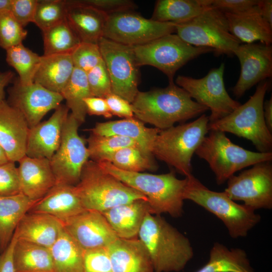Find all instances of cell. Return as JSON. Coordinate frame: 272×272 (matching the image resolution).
<instances>
[{
  "instance_id": "cell-1",
  "label": "cell",
  "mask_w": 272,
  "mask_h": 272,
  "mask_svg": "<svg viewBox=\"0 0 272 272\" xmlns=\"http://www.w3.org/2000/svg\"><path fill=\"white\" fill-rule=\"evenodd\" d=\"M134 117L160 130L201 115L208 109L174 83L165 88L139 91L131 103Z\"/></svg>"
},
{
  "instance_id": "cell-2",
  "label": "cell",
  "mask_w": 272,
  "mask_h": 272,
  "mask_svg": "<svg viewBox=\"0 0 272 272\" xmlns=\"http://www.w3.org/2000/svg\"><path fill=\"white\" fill-rule=\"evenodd\" d=\"M155 272H179L192 258L194 252L187 237L160 215L148 213L139 231Z\"/></svg>"
},
{
  "instance_id": "cell-3",
  "label": "cell",
  "mask_w": 272,
  "mask_h": 272,
  "mask_svg": "<svg viewBox=\"0 0 272 272\" xmlns=\"http://www.w3.org/2000/svg\"><path fill=\"white\" fill-rule=\"evenodd\" d=\"M97 163L106 172L145 196L152 214H168L173 218L182 215L187 177L179 179L173 171L162 174L134 172L119 169L108 162Z\"/></svg>"
},
{
  "instance_id": "cell-4",
  "label": "cell",
  "mask_w": 272,
  "mask_h": 272,
  "mask_svg": "<svg viewBox=\"0 0 272 272\" xmlns=\"http://www.w3.org/2000/svg\"><path fill=\"white\" fill-rule=\"evenodd\" d=\"M74 186L84 209L100 213L134 200H148L143 194L91 160L85 164L80 180Z\"/></svg>"
},
{
  "instance_id": "cell-5",
  "label": "cell",
  "mask_w": 272,
  "mask_h": 272,
  "mask_svg": "<svg viewBox=\"0 0 272 272\" xmlns=\"http://www.w3.org/2000/svg\"><path fill=\"white\" fill-rule=\"evenodd\" d=\"M209 116L160 130L152 154L185 177L192 174V157L209 131Z\"/></svg>"
},
{
  "instance_id": "cell-6",
  "label": "cell",
  "mask_w": 272,
  "mask_h": 272,
  "mask_svg": "<svg viewBox=\"0 0 272 272\" xmlns=\"http://www.w3.org/2000/svg\"><path fill=\"white\" fill-rule=\"evenodd\" d=\"M186 177L184 200L194 202L220 219L231 238L246 237L260 221L261 216L255 211L237 203L224 191L209 189L192 174Z\"/></svg>"
},
{
  "instance_id": "cell-7",
  "label": "cell",
  "mask_w": 272,
  "mask_h": 272,
  "mask_svg": "<svg viewBox=\"0 0 272 272\" xmlns=\"http://www.w3.org/2000/svg\"><path fill=\"white\" fill-rule=\"evenodd\" d=\"M269 86L267 80L259 83L245 103L225 117L209 123V131L231 133L251 141L258 152H271V132L266 125L263 113L264 99Z\"/></svg>"
},
{
  "instance_id": "cell-8",
  "label": "cell",
  "mask_w": 272,
  "mask_h": 272,
  "mask_svg": "<svg viewBox=\"0 0 272 272\" xmlns=\"http://www.w3.org/2000/svg\"><path fill=\"white\" fill-rule=\"evenodd\" d=\"M209 131L195 154L208 163L218 185L244 168L272 160V152L249 151L233 143L223 131Z\"/></svg>"
},
{
  "instance_id": "cell-9",
  "label": "cell",
  "mask_w": 272,
  "mask_h": 272,
  "mask_svg": "<svg viewBox=\"0 0 272 272\" xmlns=\"http://www.w3.org/2000/svg\"><path fill=\"white\" fill-rule=\"evenodd\" d=\"M176 34L186 43L211 48L217 56L234 55L241 42L230 32L225 14L215 8L176 24Z\"/></svg>"
},
{
  "instance_id": "cell-10",
  "label": "cell",
  "mask_w": 272,
  "mask_h": 272,
  "mask_svg": "<svg viewBox=\"0 0 272 272\" xmlns=\"http://www.w3.org/2000/svg\"><path fill=\"white\" fill-rule=\"evenodd\" d=\"M132 48L139 67L148 65L158 69L167 77L169 84L174 83L176 72L189 61L213 52L209 48L191 45L174 33Z\"/></svg>"
},
{
  "instance_id": "cell-11",
  "label": "cell",
  "mask_w": 272,
  "mask_h": 272,
  "mask_svg": "<svg viewBox=\"0 0 272 272\" xmlns=\"http://www.w3.org/2000/svg\"><path fill=\"white\" fill-rule=\"evenodd\" d=\"M224 70L225 64L222 63L219 67L211 70L202 78L179 75L175 80L176 85L185 90L192 99L210 110L209 123L225 117L241 105L226 91Z\"/></svg>"
},
{
  "instance_id": "cell-12",
  "label": "cell",
  "mask_w": 272,
  "mask_h": 272,
  "mask_svg": "<svg viewBox=\"0 0 272 272\" xmlns=\"http://www.w3.org/2000/svg\"><path fill=\"white\" fill-rule=\"evenodd\" d=\"M98 44L110 79L112 93L131 103L139 91V66L132 46L104 37Z\"/></svg>"
},
{
  "instance_id": "cell-13",
  "label": "cell",
  "mask_w": 272,
  "mask_h": 272,
  "mask_svg": "<svg viewBox=\"0 0 272 272\" xmlns=\"http://www.w3.org/2000/svg\"><path fill=\"white\" fill-rule=\"evenodd\" d=\"M81 124L71 113L64 122L60 145L49 160L56 183L76 185L89 160L86 140L78 133Z\"/></svg>"
},
{
  "instance_id": "cell-14",
  "label": "cell",
  "mask_w": 272,
  "mask_h": 272,
  "mask_svg": "<svg viewBox=\"0 0 272 272\" xmlns=\"http://www.w3.org/2000/svg\"><path fill=\"white\" fill-rule=\"evenodd\" d=\"M176 24L147 19L130 11L108 15L103 37L131 46L175 32Z\"/></svg>"
},
{
  "instance_id": "cell-15",
  "label": "cell",
  "mask_w": 272,
  "mask_h": 272,
  "mask_svg": "<svg viewBox=\"0 0 272 272\" xmlns=\"http://www.w3.org/2000/svg\"><path fill=\"white\" fill-rule=\"evenodd\" d=\"M227 181L224 192L232 200L242 201L254 211L272 209V165L257 163Z\"/></svg>"
},
{
  "instance_id": "cell-16",
  "label": "cell",
  "mask_w": 272,
  "mask_h": 272,
  "mask_svg": "<svg viewBox=\"0 0 272 272\" xmlns=\"http://www.w3.org/2000/svg\"><path fill=\"white\" fill-rule=\"evenodd\" d=\"M8 90L7 102L23 114L29 128L41 121L50 110L56 109L63 100L60 93L53 92L39 84L23 85L18 79Z\"/></svg>"
},
{
  "instance_id": "cell-17",
  "label": "cell",
  "mask_w": 272,
  "mask_h": 272,
  "mask_svg": "<svg viewBox=\"0 0 272 272\" xmlns=\"http://www.w3.org/2000/svg\"><path fill=\"white\" fill-rule=\"evenodd\" d=\"M238 58L240 74L232 87L234 95L239 98L257 84L272 76V47L261 43L240 44L234 51Z\"/></svg>"
},
{
  "instance_id": "cell-18",
  "label": "cell",
  "mask_w": 272,
  "mask_h": 272,
  "mask_svg": "<svg viewBox=\"0 0 272 272\" xmlns=\"http://www.w3.org/2000/svg\"><path fill=\"white\" fill-rule=\"evenodd\" d=\"M62 222L84 251L107 248L118 238L103 215L96 211L86 210Z\"/></svg>"
},
{
  "instance_id": "cell-19",
  "label": "cell",
  "mask_w": 272,
  "mask_h": 272,
  "mask_svg": "<svg viewBox=\"0 0 272 272\" xmlns=\"http://www.w3.org/2000/svg\"><path fill=\"white\" fill-rule=\"evenodd\" d=\"M47 120L29 128L26 156L50 160L57 151L61 141L64 122L69 109L60 104Z\"/></svg>"
},
{
  "instance_id": "cell-20",
  "label": "cell",
  "mask_w": 272,
  "mask_h": 272,
  "mask_svg": "<svg viewBox=\"0 0 272 272\" xmlns=\"http://www.w3.org/2000/svg\"><path fill=\"white\" fill-rule=\"evenodd\" d=\"M29 127L23 114L5 100L0 103V146L9 161L26 155Z\"/></svg>"
},
{
  "instance_id": "cell-21",
  "label": "cell",
  "mask_w": 272,
  "mask_h": 272,
  "mask_svg": "<svg viewBox=\"0 0 272 272\" xmlns=\"http://www.w3.org/2000/svg\"><path fill=\"white\" fill-rule=\"evenodd\" d=\"M18 162L21 191L30 199L38 201L56 183L49 159L25 155Z\"/></svg>"
},
{
  "instance_id": "cell-22",
  "label": "cell",
  "mask_w": 272,
  "mask_h": 272,
  "mask_svg": "<svg viewBox=\"0 0 272 272\" xmlns=\"http://www.w3.org/2000/svg\"><path fill=\"white\" fill-rule=\"evenodd\" d=\"M66 2L65 20L81 42L98 44L108 15L79 0Z\"/></svg>"
},
{
  "instance_id": "cell-23",
  "label": "cell",
  "mask_w": 272,
  "mask_h": 272,
  "mask_svg": "<svg viewBox=\"0 0 272 272\" xmlns=\"http://www.w3.org/2000/svg\"><path fill=\"white\" fill-rule=\"evenodd\" d=\"M107 249L113 272H155L150 256L138 237L118 238Z\"/></svg>"
},
{
  "instance_id": "cell-24",
  "label": "cell",
  "mask_w": 272,
  "mask_h": 272,
  "mask_svg": "<svg viewBox=\"0 0 272 272\" xmlns=\"http://www.w3.org/2000/svg\"><path fill=\"white\" fill-rule=\"evenodd\" d=\"M74 186L56 183L28 212L47 214L63 222L83 212L86 210Z\"/></svg>"
},
{
  "instance_id": "cell-25",
  "label": "cell",
  "mask_w": 272,
  "mask_h": 272,
  "mask_svg": "<svg viewBox=\"0 0 272 272\" xmlns=\"http://www.w3.org/2000/svg\"><path fill=\"white\" fill-rule=\"evenodd\" d=\"M63 229L62 222L50 215L28 212L15 231L17 239L49 248Z\"/></svg>"
},
{
  "instance_id": "cell-26",
  "label": "cell",
  "mask_w": 272,
  "mask_h": 272,
  "mask_svg": "<svg viewBox=\"0 0 272 272\" xmlns=\"http://www.w3.org/2000/svg\"><path fill=\"white\" fill-rule=\"evenodd\" d=\"M116 234L122 239L137 237L143 221L152 214L148 200L138 199L101 213Z\"/></svg>"
},
{
  "instance_id": "cell-27",
  "label": "cell",
  "mask_w": 272,
  "mask_h": 272,
  "mask_svg": "<svg viewBox=\"0 0 272 272\" xmlns=\"http://www.w3.org/2000/svg\"><path fill=\"white\" fill-rule=\"evenodd\" d=\"M87 130L98 135H115L129 138L136 142L147 155L154 157L152 150L156 137L160 129L150 128L134 117L129 118L97 122Z\"/></svg>"
},
{
  "instance_id": "cell-28",
  "label": "cell",
  "mask_w": 272,
  "mask_h": 272,
  "mask_svg": "<svg viewBox=\"0 0 272 272\" xmlns=\"http://www.w3.org/2000/svg\"><path fill=\"white\" fill-rule=\"evenodd\" d=\"M225 14L230 33L241 43L271 45L272 27L260 15L258 5L242 13Z\"/></svg>"
},
{
  "instance_id": "cell-29",
  "label": "cell",
  "mask_w": 272,
  "mask_h": 272,
  "mask_svg": "<svg viewBox=\"0 0 272 272\" xmlns=\"http://www.w3.org/2000/svg\"><path fill=\"white\" fill-rule=\"evenodd\" d=\"M74 68L71 54L43 55L34 83L60 94L69 81Z\"/></svg>"
},
{
  "instance_id": "cell-30",
  "label": "cell",
  "mask_w": 272,
  "mask_h": 272,
  "mask_svg": "<svg viewBox=\"0 0 272 272\" xmlns=\"http://www.w3.org/2000/svg\"><path fill=\"white\" fill-rule=\"evenodd\" d=\"M37 201H33L23 193L0 196V252L10 243L22 218Z\"/></svg>"
},
{
  "instance_id": "cell-31",
  "label": "cell",
  "mask_w": 272,
  "mask_h": 272,
  "mask_svg": "<svg viewBox=\"0 0 272 272\" xmlns=\"http://www.w3.org/2000/svg\"><path fill=\"white\" fill-rule=\"evenodd\" d=\"M212 0H158L151 19L179 24L212 8Z\"/></svg>"
},
{
  "instance_id": "cell-32",
  "label": "cell",
  "mask_w": 272,
  "mask_h": 272,
  "mask_svg": "<svg viewBox=\"0 0 272 272\" xmlns=\"http://www.w3.org/2000/svg\"><path fill=\"white\" fill-rule=\"evenodd\" d=\"M195 272H256L245 251L239 248H229L215 242L211 248L208 262Z\"/></svg>"
},
{
  "instance_id": "cell-33",
  "label": "cell",
  "mask_w": 272,
  "mask_h": 272,
  "mask_svg": "<svg viewBox=\"0 0 272 272\" xmlns=\"http://www.w3.org/2000/svg\"><path fill=\"white\" fill-rule=\"evenodd\" d=\"M13 263L15 272H54L49 248L18 239Z\"/></svg>"
},
{
  "instance_id": "cell-34",
  "label": "cell",
  "mask_w": 272,
  "mask_h": 272,
  "mask_svg": "<svg viewBox=\"0 0 272 272\" xmlns=\"http://www.w3.org/2000/svg\"><path fill=\"white\" fill-rule=\"evenodd\" d=\"M49 250L54 272H84V250L64 228Z\"/></svg>"
},
{
  "instance_id": "cell-35",
  "label": "cell",
  "mask_w": 272,
  "mask_h": 272,
  "mask_svg": "<svg viewBox=\"0 0 272 272\" xmlns=\"http://www.w3.org/2000/svg\"><path fill=\"white\" fill-rule=\"evenodd\" d=\"M60 94L66 101L65 105L71 110V113L81 124L84 123L87 115L84 99L92 96L86 73L75 67Z\"/></svg>"
},
{
  "instance_id": "cell-36",
  "label": "cell",
  "mask_w": 272,
  "mask_h": 272,
  "mask_svg": "<svg viewBox=\"0 0 272 272\" xmlns=\"http://www.w3.org/2000/svg\"><path fill=\"white\" fill-rule=\"evenodd\" d=\"M42 32L44 55L71 54L81 42L66 20Z\"/></svg>"
},
{
  "instance_id": "cell-37",
  "label": "cell",
  "mask_w": 272,
  "mask_h": 272,
  "mask_svg": "<svg viewBox=\"0 0 272 272\" xmlns=\"http://www.w3.org/2000/svg\"><path fill=\"white\" fill-rule=\"evenodd\" d=\"M41 59V56L26 47L23 43L6 50V61L17 72L18 81L23 85L34 83Z\"/></svg>"
},
{
  "instance_id": "cell-38",
  "label": "cell",
  "mask_w": 272,
  "mask_h": 272,
  "mask_svg": "<svg viewBox=\"0 0 272 272\" xmlns=\"http://www.w3.org/2000/svg\"><path fill=\"white\" fill-rule=\"evenodd\" d=\"M86 142L88 145L89 159L97 163L106 161L115 152L122 148L139 147L135 141L126 137L98 135L91 132Z\"/></svg>"
},
{
  "instance_id": "cell-39",
  "label": "cell",
  "mask_w": 272,
  "mask_h": 272,
  "mask_svg": "<svg viewBox=\"0 0 272 272\" xmlns=\"http://www.w3.org/2000/svg\"><path fill=\"white\" fill-rule=\"evenodd\" d=\"M104 162H108L119 169L129 172H142L158 168L153 157L146 154L138 146L122 148Z\"/></svg>"
},
{
  "instance_id": "cell-40",
  "label": "cell",
  "mask_w": 272,
  "mask_h": 272,
  "mask_svg": "<svg viewBox=\"0 0 272 272\" xmlns=\"http://www.w3.org/2000/svg\"><path fill=\"white\" fill-rule=\"evenodd\" d=\"M66 12V1H38L33 23L43 31L65 20Z\"/></svg>"
},
{
  "instance_id": "cell-41",
  "label": "cell",
  "mask_w": 272,
  "mask_h": 272,
  "mask_svg": "<svg viewBox=\"0 0 272 272\" xmlns=\"http://www.w3.org/2000/svg\"><path fill=\"white\" fill-rule=\"evenodd\" d=\"M27 31L11 11L0 14V47L6 50L22 43Z\"/></svg>"
},
{
  "instance_id": "cell-42",
  "label": "cell",
  "mask_w": 272,
  "mask_h": 272,
  "mask_svg": "<svg viewBox=\"0 0 272 272\" xmlns=\"http://www.w3.org/2000/svg\"><path fill=\"white\" fill-rule=\"evenodd\" d=\"M75 67L87 73L102 60L98 44L81 42L71 53Z\"/></svg>"
},
{
  "instance_id": "cell-43",
  "label": "cell",
  "mask_w": 272,
  "mask_h": 272,
  "mask_svg": "<svg viewBox=\"0 0 272 272\" xmlns=\"http://www.w3.org/2000/svg\"><path fill=\"white\" fill-rule=\"evenodd\" d=\"M86 74L92 96L105 98L112 93L110 79L103 60Z\"/></svg>"
},
{
  "instance_id": "cell-44",
  "label": "cell",
  "mask_w": 272,
  "mask_h": 272,
  "mask_svg": "<svg viewBox=\"0 0 272 272\" xmlns=\"http://www.w3.org/2000/svg\"><path fill=\"white\" fill-rule=\"evenodd\" d=\"M21 193L17 167L9 161L0 165V196L14 195Z\"/></svg>"
},
{
  "instance_id": "cell-45",
  "label": "cell",
  "mask_w": 272,
  "mask_h": 272,
  "mask_svg": "<svg viewBox=\"0 0 272 272\" xmlns=\"http://www.w3.org/2000/svg\"><path fill=\"white\" fill-rule=\"evenodd\" d=\"M84 272H113L107 248L84 251Z\"/></svg>"
},
{
  "instance_id": "cell-46",
  "label": "cell",
  "mask_w": 272,
  "mask_h": 272,
  "mask_svg": "<svg viewBox=\"0 0 272 272\" xmlns=\"http://www.w3.org/2000/svg\"><path fill=\"white\" fill-rule=\"evenodd\" d=\"M38 0H12L11 12L24 28L34 21Z\"/></svg>"
},
{
  "instance_id": "cell-47",
  "label": "cell",
  "mask_w": 272,
  "mask_h": 272,
  "mask_svg": "<svg viewBox=\"0 0 272 272\" xmlns=\"http://www.w3.org/2000/svg\"><path fill=\"white\" fill-rule=\"evenodd\" d=\"M82 3L92 6L109 15L130 11L136 7L134 3L129 0H79Z\"/></svg>"
},
{
  "instance_id": "cell-48",
  "label": "cell",
  "mask_w": 272,
  "mask_h": 272,
  "mask_svg": "<svg viewBox=\"0 0 272 272\" xmlns=\"http://www.w3.org/2000/svg\"><path fill=\"white\" fill-rule=\"evenodd\" d=\"M259 0H212V6L225 14L242 13L257 6Z\"/></svg>"
},
{
  "instance_id": "cell-49",
  "label": "cell",
  "mask_w": 272,
  "mask_h": 272,
  "mask_svg": "<svg viewBox=\"0 0 272 272\" xmlns=\"http://www.w3.org/2000/svg\"><path fill=\"white\" fill-rule=\"evenodd\" d=\"M110 113L123 118L134 117L131 104L121 97L111 93L105 97Z\"/></svg>"
},
{
  "instance_id": "cell-50",
  "label": "cell",
  "mask_w": 272,
  "mask_h": 272,
  "mask_svg": "<svg viewBox=\"0 0 272 272\" xmlns=\"http://www.w3.org/2000/svg\"><path fill=\"white\" fill-rule=\"evenodd\" d=\"M84 103L87 114L90 115L102 116L107 118L113 116L105 98L90 96L84 99Z\"/></svg>"
},
{
  "instance_id": "cell-51",
  "label": "cell",
  "mask_w": 272,
  "mask_h": 272,
  "mask_svg": "<svg viewBox=\"0 0 272 272\" xmlns=\"http://www.w3.org/2000/svg\"><path fill=\"white\" fill-rule=\"evenodd\" d=\"M17 240V236L14 233L10 243L0 255V272H15L13 251Z\"/></svg>"
},
{
  "instance_id": "cell-52",
  "label": "cell",
  "mask_w": 272,
  "mask_h": 272,
  "mask_svg": "<svg viewBox=\"0 0 272 272\" xmlns=\"http://www.w3.org/2000/svg\"><path fill=\"white\" fill-rule=\"evenodd\" d=\"M258 7L261 17L272 27V1L259 0Z\"/></svg>"
},
{
  "instance_id": "cell-53",
  "label": "cell",
  "mask_w": 272,
  "mask_h": 272,
  "mask_svg": "<svg viewBox=\"0 0 272 272\" xmlns=\"http://www.w3.org/2000/svg\"><path fill=\"white\" fill-rule=\"evenodd\" d=\"M14 74L11 71L0 72V103L5 100V88L14 80Z\"/></svg>"
},
{
  "instance_id": "cell-54",
  "label": "cell",
  "mask_w": 272,
  "mask_h": 272,
  "mask_svg": "<svg viewBox=\"0 0 272 272\" xmlns=\"http://www.w3.org/2000/svg\"><path fill=\"white\" fill-rule=\"evenodd\" d=\"M263 113L265 123L269 130L272 131V97L263 102Z\"/></svg>"
},
{
  "instance_id": "cell-55",
  "label": "cell",
  "mask_w": 272,
  "mask_h": 272,
  "mask_svg": "<svg viewBox=\"0 0 272 272\" xmlns=\"http://www.w3.org/2000/svg\"><path fill=\"white\" fill-rule=\"evenodd\" d=\"M12 0H0V14L11 11Z\"/></svg>"
},
{
  "instance_id": "cell-56",
  "label": "cell",
  "mask_w": 272,
  "mask_h": 272,
  "mask_svg": "<svg viewBox=\"0 0 272 272\" xmlns=\"http://www.w3.org/2000/svg\"><path fill=\"white\" fill-rule=\"evenodd\" d=\"M8 158L4 150L0 146V165L9 162Z\"/></svg>"
}]
</instances>
